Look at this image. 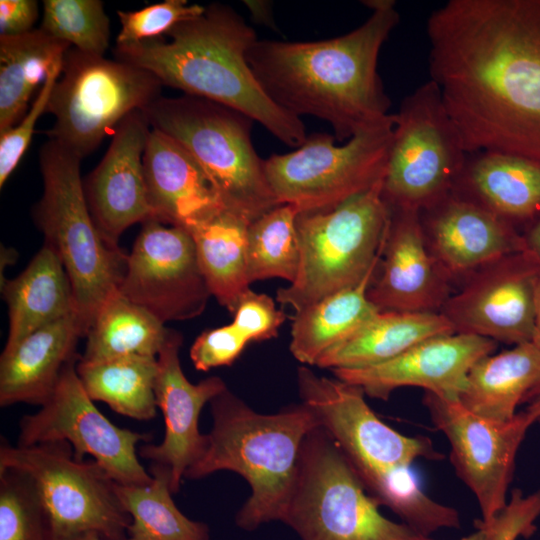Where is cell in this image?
<instances>
[{
	"mask_svg": "<svg viewBox=\"0 0 540 540\" xmlns=\"http://www.w3.org/2000/svg\"><path fill=\"white\" fill-rule=\"evenodd\" d=\"M426 32L430 80L464 150L540 163V0H449Z\"/></svg>",
	"mask_w": 540,
	"mask_h": 540,
	"instance_id": "1",
	"label": "cell"
},
{
	"mask_svg": "<svg viewBox=\"0 0 540 540\" xmlns=\"http://www.w3.org/2000/svg\"><path fill=\"white\" fill-rule=\"evenodd\" d=\"M364 5L372 14L344 35L314 42L257 40L247 52L256 79L277 105L299 118L328 122L339 141L392 115L377 64L400 16L393 0Z\"/></svg>",
	"mask_w": 540,
	"mask_h": 540,
	"instance_id": "2",
	"label": "cell"
},
{
	"mask_svg": "<svg viewBox=\"0 0 540 540\" xmlns=\"http://www.w3.org/2000/svg\"><path fill=\"white\" fill-rule=\"evenodd\" d=\"M162 37L115 45L117 60L149 71L185 95L234 109L297 148L307 139L301 118L277 105L263 90L247 61L256 32L231 7L210 4Z\"/></svg>",
	"mask_w": 540,
	"mask_h": 540,
	"instance_id": "3",
	"label": "cell"
},
{
	"mask_svg": "<svg viewBox=\"0 0 540 540\" xmlns=\"http://www.w3.org/2000/svg\"><path fill=\"white\" fill-rule=\"evenodd\" d=\"M212 428L202 456L184 478L197 480L217 471H232L250 486V496L235 516L242 530L281 521L296 480L307 434L320 426L303 403L274 414L253 410L228 388L210 401Z\"/></svg>",
	"mask_w": 540,
	"mask_h": 540,
	"instance_id": "4",
	"label": "cell"
},
{
	"mask_svg": "<svg viewBox=\"0 0 540 540\" xmlns=\"http://www.w3.org/2000/svg\"><path fill=\"white\" fill-rule=\"evenodd\" d=\"M43 194L33 211L44 244L60 258L70 279L76 315L86 336L98 312L118 291L127 255L110 246L90 214L80 159L49 139L40 150Z\"/></svg>",
	"mask_w": 540,
	"mask_h": 540,
	"instance_id": "5",
	"label": "cell"
},
{
	"mask_svg": "<svg viewBox=\"0 0 540 540\" xmlns=\"http://www.w3.org/2000/svg\"><path fill=\"white\" fill-rule=\"evenodd\" d=\"M151 128L186 148L204 169L223 207L248 224L280 203L251 139L253 120L216 102L159 97L141 110Z\"/></svg>",
	"mask_w": 540,
	"mask_h": 540,
	"instance_id": "6",
	"label": "cell"
},
{
	"mask_svg": "<svg viewBox=\"0 0 540 540\" xmlns=\"http://www.w3.org/2000/svg\"><path fill=\"white\" fill-rule=\"evenodd\" d=\"M390 218L383 180L332 210L299 213L298 273L277 290V302L298 312L359 284L379 265Z\"/></svg>",
	"mask_w": 540,
	"mask_h": 540,
	"instance_id": "7",
	"label": "cell"
},
{
	"mask_svg": "<svg viewBox=\"0 0 540 540\" xmlns=\"http://www.w3.org/2000/svg\"><path fill=\"white\" fill-rule=\"evenodd\" d=\"M282 522L301 540H435L383 516L339 446L320 426L303 441Z\"/></svg>",
	"mask_w": 540,
	"mask_h": 540,
	"instance_id": "8",
	"label": "cell"
},
{
	"mask_svg": "<svg viewBox=\"0 0 540 540\" xmlns=\"http://www.w3.org/2000/svg\"><path fill=\"white\" fill-rule=\"evenodd\" d=\"M297 385L301 403L339 446L378 505L413 472L414 461L444 458L428 437L405 436L380 420L357 385L318 376L306 365L297 369Z\"/></svg>",
	"mask_w": 540,
	"mask_h": 540,
	"instance_id": "9",
	"label": "cell"
},
{
	"mask_svg": "<svg viewBox=\"0 0 540 540\" xmlns=\"http://www.w3.org/2000/svg\"><path fill=\"white\" fill-rule=\"evenodd\" d=\"M393 116L383 196L390 208L422 213L455 192L469 154L431 80L407 95Z\"/></svg>",
	"mask_w": 540,
	"mask_h": 540,
	"instance_id": "10",
	"label": "cell"
},
{
	"mask_svg": "<svg viewBox=\"0 0 540 540\" xmlns=\"http://www.w3.org/2000/svg\"><path fill=\"white\" fill-rule=\"evenodd\" d=\"M161 87L147 70L71 47L47 104L55 123L46 134L83 159L128 114L158 99Z\"/></svg>",
	"mask_w": 540,
	"mask_h": 540,
	"instance_id": "11",
	"label": "cell"
},
{
	"mask_svg": "<svg viewBox=\"0 0 540 540\" xmlns=\"http://www.w3.org/2000/svg\"><path fill=\"white\" fill-rule=\"evenodd\" d=\"M0 468L27 474L46 512L52 540L96 533L124 540L131 517L115 491L116 482L95 460H78L66 441L0 447Z\"/></svg>",
	"mask_w": 540,
	"mask_h": 540,
	"instance_id": "12",
	"label": "cell"
},
{
	"mask_svg": "<svg viewBox=\"0 0 540 540\" xmlns=\"http://www.w3.org/2000/svg\"><path fill=\"white\" fill-rule=\"evenodd\" d=\"M394 116L363 130L343 145L315 133L294 151L264 160L268 183L280 204L299 213L329 211L384 179Z\"/></svg>",
	"mask_w": 540,
	"mask_h": 540,
	"instance_id": "13",
	"label": "cell"
},
{
	"mask_svg": "<svg viewBox=\"0 0 540 540\" xmlns=\"http://www.w3.org/2000/svg\"><path fill=\"white\" fill-rule=\"evenodd\" d=\"M78 359L66 366L41 408L20 419L17 445L66 441L76 459L93 457L116 483L149 484L153 478L140 463L137 446L151 435L120 428L98 410L76 372Z\"/></svg>",
	"mask_w": 540,
	"mask_h": 540,
	"instance_id": "14",
	"label": "cell"
},
{
	"mask_svg": "<svg viewBox=\"0 0 540 540\" xmlns=\"http://www.w3.org/2000/svg\"><path fill=\"white\" fill-rule=\"evenodd\" d=\"M423 404L433 425L450 443L452 465L475 495L481 521L491 522L507 504L515 458L535 417L525 409L498 422L472 413L459 400L430 392H425Z\"/></svg>",
	"mask_w": 540,
	"mask_h": 540,
	"instance_id": "15",
	"label": "cell"
},
{
	"mask_svg": "<svg viewBox=\"0 0 540 540\" xmlns=\"http://www.w3.org/2000/svg\"><path fill=\"white\" fill-rule=\"evenodd\" d=\"M118 291L164 324L201 315L212 296L191 235L154 218L142 223Z\"/></svg>",
	"mask_w": 540,
	"mask_h": 540,
	"instance_id": "16",
	"label": "cell"
},
{
	"mask_svg": "<svg viewBox=\"0 0 540 540\" xmlns=\"http://www.w3.org/2000/svg\"><path fill=\"white\" fill-rule=\"evenodd\" d=\"M539 269L529 250L505 256L468 276L440 312L457 333L512 345L532 342Z\"/></svg>",
	"mask_w": 540,
	"mask_h": 540,
	"instance_id": "17",
	"label": "cell"
},
{
	"mask_svg": "<svg viewBox=\"0 0 540 540\" xmlns=\"http://www.w3.org/2000/svg\"><path fill=\"white\" fill-rule=\"evenodd\" d=\"M495 348L496 342L491 339L454 332L425 339L377 365L332 372L336 378L361 387L365 395L379 400H388L395 389L405 386L458 400L470 369Z\"/></svg>",
	"mask_w": 540,
	"mask_h": 540,
	"instance_id": "18",
	"label": "cell"
},
{
	"mask_svg": "<svg viewBox=\"0 0 540 540\" xmlns=\"http://www.w3.org/2000/svg\"><path fill=\"white\" fill-rule=\"evenodd\" d=\"M390 210V224L368 299L379 311L440 312L450 296V278L429 248L421 212Z\"/></svg>",
	"mask_w": 540,
	"mask_h": 540,
	"instance_id": "19",
	"label": "cell"
},
{
	"mask_svg": "<svg viewBox=\"0 0 540 540\" xmlns=\"http://www.w3.org/2000/svg\"><path fill=\"white\" fill-rule=\"evenodd\" d=\"M182 335L173 331L157 356L155 380L157 407L165 423L163 440L159 444H142L138 454L151 464L167 469L173 494L179 492L187 469L203 454L206 434L199 430L203 407L227 389L217 376L191 383L185 376L179 358Z\"/></svg>",
	"mask_w": 540,
	"mask_h": 540,
	"instance_id": "20",
	"label": "cell"
},
{
	"mask_svg": "<svg viewBox=\"0 0 540 540\" xmlns=\"http://www.w3.org/2000/svg\"><path fill=\"white\" fill-rule=\"evenodd\" d=\"M150 131L141 110L128 114L115 128L100 163L83 181L93 221L104 240L115 248L127 228L153 218L143 168Z\"/></svg>",
	"mask_w": 540,
	"mask_h": 540,
	"instance_id": "21",
	"label": "cell"
},
{
	"mask_svg": "<svg viewBox=\"0 0 540 540\" xmlns=\"http://www.w3.org/2000/svg\"><path fill=\"white\" fill-rule=\"evenodd\" d=\"M425 212L429 248L450 279L528 250L512 223L456 192Z\"/></svg>",
	"mask_w": 540,
	"mask_h": 540,
	"instance_id": "22",
	"label": "cell"
},
{
	"mask_svg": "<svg viewBox=\"0 0 540 540\" xmlns=\"http://www.w3.org/2000/svg\"><path fill=\"white\" fill-rule=\"evenodd\" d=\"M143 168L153 218L186 228L221 209V199L204 169L179 142L151 128Z\"/></svg>",
	"mask_w": 540,
	"mask_h": 540,
	"instance_id": "23",
	"label": "cell"
},
{
	"mask_svg": "<svg viewBox=\"0 0 540 540\" xmlns=\"http://www.w3.org/2000/svg\"><path fill=\"white\" fill-rule=\"evenodd\" d=\"M81 337L84 333L78 317L71 314L4 348L0 357V406L43 405L66 366L80 357L76 348Z\"/></svg>",
	"mask_w": 540,
	"mask_h": 540,
	"instance_id": "24",
	"label": "cell"
},
{
	"mask_svg": "<svg viewBox=\"0 0 540 540\" xmlns=\"http://www.w3.org/2000/svg\"><path fill=\"white\" fill-rule=\"evenodd\" d=\"M540 394V349L533 342L486 355L470 369L459 402L481 417L504 422Z\"/></svg>",
	"mask_w": 540,
	"mask_h": 540,
	"instance_id": "25",
	"label": "cell"
},
{
	"mask_svg": "<svg viewBox=\"0 0 540 540\" xmlns=\"http://www.w3.org/2000/svg\"><path fill=\"white\" fill-rule=\"evenodd\" d=\"M1 292L9 314L4 348L47 324L76 314L70 279L56 252L46 244L17 277L1 281Z\"/></svg>",
	"mask_w": 540,
	"mask_h": 540,
	"instance_id": "26",
	"label": "cell"
},
{
	"mask_svg": "<svg viewBox=\"0 0 540 540\" xmlns=\"http://www.w3.org/2000/svg\"><path fill=\"white\" fill-rule=\"evenodd\" d=\"M441 312L379 311L325 352L320 368H362L386 362L430 337L454 333Z\"/></svg>",
	"mask_w": 540,
	"mask_h": 540,
	"instance_id": "27",
	"label": "cell"
},
{
	"mask_svg": "<svg viewBox=\"0 0 540 540\" xmlns=\"http://www.w3.org/2000/svg\"><path fill=\"white\" fill-rule=\"evenodd\" d=\"M510 223L540 217V163L501 152L469 155L457 187Z\"/></svg>",
	"mask_w": 540,
	"mask_h": 540,
	"instance_id": "28",
	"label": "cell"
},
{
	"mask_svg": "<svg viewBox=\"0 0 540 540\" xmlns=\"http://www.w3.org/2000/svg\"><path fill=\"white\" fill-rule=\"evenodd\" d=\"M248 226L224 209L184 228L192 237L210 293L233 313L249 289Z\"/></svg>",
	"mask_w": 540,
	"mask_h": 540,
	"instance_id": "29",
	"label": "cell"
},
{
	"mask_svg": "<svg viewBox=\"0 0 540 540\" xmlns=\"http://www.w3.org/2000/svg\"><path fill=\"white\" fill-rule=\"evenodd\" d=\"M378 266L356 286L329 295L294 313L289 349L297 361L303 365H315L325 352L379 312L367 296Z\"/></svg>",
	"mask_w": 540,
	"mask_h": 540,
	"instance_id": "30",
	"label": "cell"
},
{
	"mask_svg": "<svg viewBox=\"0 0 540 540\" xmlns=\"http://www.w3.org/2000/svg\"><path fill=\"white\" fill-rule=\"evenodd\" d=\"M71 46L41 28L0 36V134L25 116L28 103L49 72L63 62Z\"/></svg>",
	"mask_w": 540,
	"mask_h": 540,
	"instance_id": "31",
	"label": "cell"
},
{
	"mask_svg": "<svg viewBox=\"0 0 540 540\" xmlns=\"http://www.w3.org/2000/svg\"><path fill=\"white\" fill-rule=\"evenodd\" d=\"M173 331L117 291L102 306L89 328L85 350L79 359L97 362L128 356L157 357Z\"/></svg>",
	"mask_w": 540,
	"mask_h": 540,
	"instance_id": "32",
	"label": "cell"
},
{
	"mask_svg": "<svg viewBox=\"0 0 540 540\" xmlns=\"http://www.w3.org/2000/svg\"><path fill=\"white\" fill-rule=\"evenodd\" d=\"M76 372L93 401H102L118 414L136 420L156 416L157 357L128 356L97 362L78 359Z\"/></svg>",
	"mask_w": 540,
	"mask_h": 540,
	"instance_id": "33",
	"label": "cell"
},
{
	"mask_svg": "<svg viewBox=\"0 0 540 540\" xmlns=\"http://www.w3.org/2000/svg\"><path fill=\"white\" fill-rule=\"evenodd\" d=\"M148 471L153 478L149 484H115L131 517L124 540H210L208 525L188 518L176 506L167 469L150 464Z\"/></svg>",
	"mask_w": 540,
	"mask_h": 540,
	"instance_id": "34",
	"label": "cell"
},
{
	"mask_svg": "<svg viewBox=\"0 0 540 540\" xmlns=\"http://www.w3.org/2000/svg\"><path fill=\"white\" fill-rule=\"evenodd\" d=\"M297 208L280 204L248 226V278L250 283L281 278L292 283L298 273L300 247Z\"/></svg>",
	"mask_w": 540,
	"mask_h": 540,
	"instance_id": "35",
	"label": "cell"
},
{
	"mask_svg": "<svg viewBox=\"0 0 540 540\" xmlns=\"http://www.w3.org/2000/svg\"><path fill=\"white\" fill-rule=\"evenodd\" d=\"M39 28L83 53L103 56L109 46L110 21L100 0H45Z\"/></svg>",
	"mask_w": 540,
	"mask_h": 540,
	"instance_id": "36",
	"label": "cell"
},
{
	"mask_svg": "<svg viewBox=\"0 0 540 540\" xmlns=\"http://www.w3.org/2000/svg\"><path fill=\"white\" fill-rule=\"evenodd\" d=\"M0 540H52L33 481L14 468H0Z\"/></svg>",
	"mask_w": 540,
	"mask_h": 540,
	"instance_id": "37",
	"label": "cell"
},
{
	"mask_svg": "<svg viewBox=\"0 0 540 540\" xmlns=\"http://www.w3.org/2000/svg\"><path fill=\"white\" fill-rule=\"evenodd\" d=\"M205 6L186 0H165L136 11H117L121 24L116 44H133L160 38L176 25L201 15Z\"/></svg>",
	"mask_w": 540,
	"mask_h": 540,
	"instance_id": "38",
	"label": "cell"
},
{
	"mask_svg": "<svg viewBox=\"0 0 540 540\" xmlns=\"http://www.w3.org/2000/svg\"><path fill=\"white\" fill-rule=\"evenodd\" d=\"M63 62L57 64L48 74L37 97L25 116L17 125L0 134V187L2 188L9 176L19 164L22 156L29 147L35 125L42 113L46 112L47 104L55 83L61 75Z\"/></svg>",
	"mask_w": 540,
	"mask_h": 540,
	"instance_id": "39",
	"label": "cell"
},
{
	"mask_svg": "<svg viewBox=\"0 0 540 540\" xmlns=\"http://www.w3.org/2000/svg\"><path fill=\"white\" fill-rule=\"evenodd\" d=\"M233 321L249 342H262L278 335L287 315L277 309L271 297L250 288L240 297Z\"/></svg>",
	"mask_w": 540,
	"mask_h": 540,
	"instance_id": "40",
	"label": "cell"
},
{
	"mask_svg": "<svg viewBox=\"0 0 540 540\" xmlns=\"http://www.w3.org/2000/svg\"><path fill=\"white\" fill-rule=\"evenodd\" d=\"M250 343L234 323L202 332L190 348V358L200 371L230 366Z\"/></svg>",
	"mask_w": 540,
	"mask_h": 540,
	"instance_id": "41",
	"label": "cell"
},
{
	"mask_svg": "<svg viewBox=\"0 0 540 540\" xmlns=\"http://www.w3.org/2000/svg\"><path fill=\"white\" fill-rule=\"evenodd\" d=\"M540 516V491L524 496L521 490H514L512 498L504 509L489 523L477 520L489 540H516L529 537L536 527L534 521Z\"/></svg>",
	"mask_w": 540,
	"mask_h": 540,
	"instance_id": "42",
	"label": "cell"
},
{
	"mask_svg": "<svg viewBox=\"0 0 540 540\" xmlns=\"http://www.w3.org/2000/svg\"><path fill=\"white\" fill-rule=\"evenodd\" d=\"M38 18V3L35 0L0 1V36H17L34 28Z\"/></svg>",
	"mask_w": 540,
	"mask_h": 540,
	"instance_id": "43",
	"label": "cell"
},
{
	"mask_svg": "<svg viewBox=\"0 0 540 540\" xmlns=\"http://www.w3.org/2000/svg\"><path fill=\"white\" fill-rule=\"evenodd\" d=\"M254 21L273 26L271 4L268 1H245Z\"/></svg>",
	"mask_w": 540,
	"mask_h": 540,
	"instance_id": "44",
	"label": "cell"
},
{
	"mask_svg": "<svg viewBox=\"0 0 540 540\" xmlns=\"http://www.w3.org/2000/svg\"><path fill=\"white\" fill-rule=\"evenodd\" d=\"M524 240L527 249L540 260V217L534 221Z\"/></svg>",
	"mask_w": 540,
	"mask_h": 540,
	"instance_id": "45",
	"label": "cell"
},
{
	"mask_svg": "<svg viewBox=\"0 0 540 540\" xmlns=\"http://www.w3.org/2000/svg\"><path fill=\"white\" fill-rule=\"evenodd\" d=\"M532 342L540 349V269L535 288V326Z\"/></svg>",
	"mask_w": 540,
	"mask_h": 540,
	"instance_id": "46",
	"label": "cell"
},
{
	"mask_svg": "<svg viewBox=\"0 0 540 540\" xmlns=\"http://www.w3.org/2000/svg\"><path fill=\"white\" fill-rule=\"evenodd\" d=\"M536 419V422H540V394L534 397L529 406L526 408Z\"/></svg>",
	"mask_w": 540,
	"mask_h": 540,
	"instance_id": "47",
	"label": "cell"
},
{
	"mask_svg": "<svg viewBox=\"0 0 540 540\" xmlns=\"http://www.w3.org/2000/svg\"><path fill=\"white\" fill-rule=\"evenodd\" d=\"M461 540H489V537L487 531L483 527L477 526V531L469 534Z\"/></svg>",
	"mask_w": 540,
	"mask_h": 540,
	"instance_id": "48",
	"label": "cell"
},
{
	"mask_svg": "<svg viewBox=\"0 0 540 540\" xmlns=\"http://www.w3.org/2000/svg\"><path fill=\"white\" fill-rule=\"evenodd\" d=\"M73 540H103V539L96 533H87Z\"/></svg>",
	"mask_w": 540,
	"mask_h": 540,
	"instance_id": "49",
	"label": "cell"
}]
</instances>
